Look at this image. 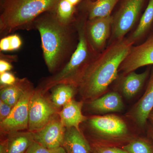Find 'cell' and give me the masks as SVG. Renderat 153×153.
I'll return each instance as SVG.
<instances>
[{
  "label": "cell",
  "instance_id": "6da1fadb",
  "mask_svg": "<svg viewBox=\"0 0 153 153\" xmlns=\"http://www.w3.org/2000/svg\"><path fill=\"white\" fill-rule=\"evenodd\" d=\"M134 44L128 38L113 43L88 64L76 84L83 101L89 102L105 94L117 79L121 64Z\"/></svg>",
  "mask_w": 153,
  "mask_h": 153
},
{
  "label": "cell",
  "instance_id": "7a4b0ae2",
  "mask_svg": "<svg viewBox=\"0 0 153 153\" xmlns=\"http://www.w3.org/2000/svg\"><path fill=\"white\" fill-rule=\"evenodd\" d=\"M75 23L62 24L53 11L42 14L33 23V29L40 33L44 61L50 73L62 69L76 49L78 38Z\"/></svg>",
  "mask_w": 153,
  "mask_h": 153
},
{
  "label": "cell",
  "instance_id": "3957f363",
  "mask_svg": "<svg viewBox=\"0 0 153 153\" xmlns=\"http://www.w3.org/2000/svg\"><path fill=\"white\" fill-rule=\"evenodd\" d=\"M60 0H3L0 34L5 36L17 30H30L38 17L55 10Z\"/></svg>",
  "mask_w": 153,
  "mask_h": 153
},
{
  "label": "cell",
  "instance_id": "277c9868",
  "mask_svg": "<svg viewBox=\"0 0 153 153\" xmlns=\"http://www.w3.org/2000/svg\"><path fill=\"white\" fill-rule=\"evenodd\" d=\"M87 20L85 13L76 19L75 24L78 41L76 49L66 65L59 71L47 77L40 85V87L45 93L58 84L70 83L76 85L82 71L98 55L94 51L86 36L85 25Z\"/></svg>",
  "mask_w": 153,
  "mask_h": 153
},
{
  "label": "cell",
  "instance_id": "5b68a950",
  "mask_svg": "<svg viewBox=\"0 0 153 153\" xmlns=\"http://www.w3.org/2000/svg\"><path fill=\"white\" fill-rule=\"evenodd\" d=\"M149 0H121L120 5L114 16L111 35L108 45L125 38L140 16Z\"/></svg>",
  "mask_w": 153,
  "mask_h": 153
},
{
  "label": "cell",
  "instance_id": "8992f818",
  "mask_svg": "<svg viewBox=\"0 0 153 153\" xmlns=\"http://www.w3.org/2000/svg\"><path fill=\"white\" fill-rule=\"evenodd\" d=\"M46 95V93L39 87L35 89L31 97L27 129L31 132L41 129L59 115L60 109L54 106Z\"/></svg>",
  "mask_w": 153,
  "mask_h": 153
},
{
  "label": "cell",
  "instance_id": "52a82bcc",
  "mask_svg": "<svg viewBox=\"0 0 153 153\" xmlns=\"http://www.w3.org/2000/svg\"><path fill=\"white\" fill-rule=\"evenodd\" d=\"M35 90L33 84L28 88L9 116L0 122L1 136L28 129L30 100Z\"/></svg>",
  "mask_w": 153,
  "mask_h": 153
},
{
  "label": "cell",
  "instance_id": "ba28073f",
  "mask_svg": "<svg viewBox=\"0 0 153 153\" xmlns=\"http://www.w3.org/2000/svg\"><path fill=\"white\" fill-rule=\"evenodd\" d=\"M88 124L97 135L107 139H121L128 133L126 123L115 115L92 117L88 120Z\"/></svg>",
  "mask_w": 153,
  "mask_h": 153
},
{
  "label": "cell",
  "instance_id": "9c48e42d",
  "mask_svg": "<svg viewBox=\"0 0 153 153\" xmlns=\"http://www.w3.org/2000/svg\"><path fill=\"white\" fill-rule=\"evenodd\" d=\"M153 65V32L141 44L133 46L120 67L123 75L147 65Z\"/></svg>",
  "mask_w": 153,
  "mask_h": 153
},
{
  "label": "cell",
  "instance_id": "30bf717a",
  "mask_svg": "<svg viewBox=\"0 0 153 153\" xmlns=\"http://www.w3.org/2000/svg\"><path fill=\"white\" fill-rule=\"evenodd\" d=\"M112 16L88 20L85 25L86 36L91 46L96 53L99 54L105 49L111 33Z\"/></svg>",
  "mask_w": 153,
  "mask_h": 153
},
{
  "label": "cell",
  "instance_id": "8fae6325",
  "mask_svg": "<svg viewBox=\"0 0 153 153\" xmlns=\"http://www.w3.org/2000/svg\"><path fill=\"white\" fill-rule=\"evenodd\" d=\"M66 130L58 115L43 128L33 134L35 141L52 150L62 146Z\"/></svg>",
  "mask_w": 153,
  "mask_h": 153
},
{
  "label": "cell",
  "instance_id": "7c38bea8",
  "mask_svg": "<svg viewBox=\"0 0 153 153\" xmlns=\"http://www.w3.org/2000/svg\"><path fill=\"white\" fill-rule=\"evenodd\" d=\"M153 109V67L144 93L134 105L129 113L132 119L137 125L144 128L146 125L149 115Z\"/></svg>",
  "mask_w": 153,
  "mask_h": 153
},
{
  "label": "cell",
  "instance_id": "4fadbf2b",
  "mask_svg": "<svg viewBox=\"0 0 153 153\" xmlns=\"http://www.w3.org/2000/svg\"><path fill=\"white\" fill-rule=\"evenodd\" d=\"M34 141L33 133L28 131L1 136L0 153H26Z\"/></svg>",
  "mask_w": 153,
  "mask_h": 153
},
{
  "label": "cell",
  "instance_id": "5bb4252c",
  "mask_svg": "<svg viewBox=\"0 0 153 153\" xmlns=\"http://www.w3.org/2000/svg\"><path fill=\"white\" fill-rule=\"evenodd\" d=\"M91 111L97 114L120 112L124 108L123 101L119 94L115 91L105 94L98 98L88 102Z\"/></svg>",
  "mask_w": 153,
  "mask_h": 153
},
{
  "label": "cell",
  "instance_id": "9a60e30c",
  "mask_svg": "<svg viewBox=\"0 0 153 153\" xmlns=\"http://www.w3.org/2000/svg\"><path fill=\"white\" fill-rule=\"evenodd\" d=\"M83 101L71 100L62 107L59 113L60 120L66 128L74 127L80 130V124L87 120L82 114Z\"/></svg>",
  "mask_w": 153,
  "mask_h": 153
},
{
  "label": "cell",
  "instance_id": "2e32d148",
  "mask_svg": "<svg viewBox=\"0 0 153 153\" xmlns=\"http://www.w3.org/2000/svg\"><path fill=\"white\" fill-rule=\"evenodd\" d=\"M151 70L148 68L143 73L138 74L134 71L123 75L120 88L124 96L130 99L141 90L150 76Z\"/></svg>",
  "mask_w": 153,
  "mask_h": 153
},
{
  "label": "cell",
  "instance_id": "e0dca14e",
  "mask_svg": "<svg viewBox=\"0 0 153 153\" xmlns=\"http://www.w3.org/2000/svg\"><path fill=\"white\" fill-rule=\"evenodd\" d=\"M62 146L67 153H93L90 143L80 130L66 128Z\"/></svg>",
  "mask_w": 153,
  "mask_h": 153
},
{
  "label": "cell",
  "instance_id": "ac0fdd59",
  "mask_svg": "<svg viewBox=\"0 0 153 153\" xmlns=\"http://www.w3.org/2000/svg\"><path fill=\"white\" fill-rule=\"evenodd\" d=\"M32 85L27 78H17L16 81L13 85H1L0 100L13 107L25 90Z\"/></svg>",
  "mask_w": 153,
  "mask_h": 153
},
{
  "label": "cell",
  "instance_id": "d6986e66",
  "mask_svg": "<svg viewBox=\"0 0 153 153\" xmlns=\"http://www.w3.org/2000/svg\"><path fill=\"white\" fill-rule=\"evenodd\" d=\"M121 0H85V13L88 20L111 16L113 10Z\"/></svg>",
  "mask_w": 153,
  "mask_h": 153
},
{
  "label": "cell",
  "instance_id": "ffe728a7",
  "mask_svg": "<svg viewBox=\"0 0 153 153\" xmlns=\"http://www.w3.org/2000/svg\"><path fill=\"white\" fill-rule=\"evenodd\" d=\"M137 27L128 37L134 43L143 39L150 33L153 27V0H149Z\"/></svg>",
  "mask_w": 153,
  "mask_h": 153
},
{
  "label": "cell",
  "instance_id": "44dd1931",
  "mask_svg": "<svg viewBox=\"0 0 153 153\" xmlns=\"http://www.w3.org/2000/svg\"><path fill=\"white\" fill-rule=\"evenodd\" d=\"M51 96V101L54 106L60 109L73 97L78 89L76 85L70 83H62L52 88Z\"/></svg>",
  "mask_w": 153,
  "mask_h": 153
},
{
  "label": "cell",
  "instance_id": "7402d4cb",
  "mask_svg": "<svg viewBox=\"0 0 153 153\" xmlns=\"http://www.w3.org/2000/svg\"><path fill=\"white\" fill-rule=\"evenodd\" d=\"M76 7L68 0H60L53 12L58 21L62 24L74 25L76 20Z\"/></svg>",
  "mask_w": 153,
  "mask_h": 153
},
{
  "label": "cell",
  "instance_id": "603a6c76",
  "mask_svg": "<svg viewBox=\"0 0 153 153\" xmlns=\"http://www.w3.org/2000/svg\"><path fill=\"white\" fill-rule=\"evenodd\" d=\"M128 153H153V143L150 139H136L122 147Z\"/></svg>",
  "mask_w": 153,
  "mask_h": 153
},
{
  "label": "cell",
  "instance_id": "cb8c5ba5",
  "mask_svg": "<svg viewBox=\"0 0 153 153\" xmlns=\"http://www.w3.org/2000/svg\"><path fill=\"white\" fill-rule=\"evenodd\" d=\"M90 145L93 153H128L122 148L110 146L97 142H93Z\"/></svg>",
  "mask_w": 153,
  "mask_h": 153
},
{
  "label": "cell",
  "instance_id": "d4e9b609",
  "mask_svg": "<svg viewBox=\"0 0 153 153\" xmlns=\"http://www.w3.org/2000/svg\"><path fill=\"white\" fill-rule=\"evenodd\" d=\"M17 78L9 71L0 74L1 85H9L14 84L16 82Z\"/></svg>",
  "mask_w": 153,
  "mask_h": 153
},
{
  "label": "cell",
  "instance_id": "484cf974",
  "mask_svg": "<svg viewBox=\"0 0 153 153\" xmlns=\"http://www.w3.org/2000/svg\"><path fill=\"white\" fill-rule=\"evenodd\" d=\"M51 150L34 141L29 147L26 153H50Z\"/></svg>",
  "mask_w": 153,
  "mask_h": 153
},
{
  "label": "cell",
  "instance_id": "4316f807",
  "mask_svg": "<svg viewBox=\"0 0 153 153\" xmlns=\"http://www.w3.org/2000/svg\"><path fill=\"white\" fill-rule=\"evenodd\" d=\"M13 108L2 100H0V122L9 116Z\"/></svg>",
  "mask_w": 153,
  "mask_h": 153
},
{
  "label": "cell",
  "instance_id": "83f0119b",
  "mask_svg": "<svg viewBox=\"0 0 153 153\" xmlns=\"http://www.w3.org/2000/svg\"><path fill=\"white\" fill-rule=\"evenodd\" d=\"M9 36L10 51L17 50L21 48L22 41L21 38L16 34H13Z\"/></svg>",
  "mask_w": 153,
  "mask_h": 153
},
{
  "label": "cell",
  "instance_id": "f1b7e54d",
  "mask_svg": "<svg viewBox=\"0 0 153 153\" xmlns=\"http://www.w3.org/2000/svg\"><path fill=\"white\" fill-rule=\"evenodd\" d=\"M0 50L1 51H10V38L9 36L3 37L0 41Z\"/></svg>",
  "mask_w": 153,
  "mask_h": 153
},
{
  "label": "cell",
  "instance_id": "f546056e",
  "mask_svg": "<svg viewBox=\"0 0 153 153\" xmlns=\"http://www.w3.org/2000/svg\"><path fill=\"white\" fill-rule=\"evenodd\" d=\"M13 66L9 61L1 58L0 60V74L10 71Z\"/></svg>",
  "mask_w": 153,
  "mask_h": 153
},
{
  "label": "cell",
  "instance_id": "4dcf8cb0",
  "mask_svg": "<svg viewBox=\"0 0 153 153\" xmlns=\"http://www.w3.org/2000/svg\"><path fill=\"white\" fill-rule=\"evenodd\" d=\"M50 153H67L66 150L63 146L59 147L56 149L51 150Z\"/></svg>",
  "mask_w": 153,
  "mask_h": 153
},
{
  "label": "cell",
  "instance_id": "1f68e13d",
  "mask_svg": "<svg viewBox=\"0 0 153 153\" xmlns=\"http://www.w3.org/2000/svg\"><path fill=\"white\" fill-rule=\"evenodd\" d=\"M148 134L149 137L153 143V126L152 124L148 127Z\"/></svg>",
  "mask_w": 153,
  "mask_h": 153
},
{
  "label": "cell",
  "instance_id": "d6a6232c",
  "mask_svg": "<svg viewBox=\"0 0 153 153\" xmlns=\"http://www.w3.org/2000/svg\"><path fill=\"white\" fill-rule=\"evenodd\" d=\"M148 120H149L151 124L153 126V109L149 115Z\"/></svg>",
  "mask_w": 153,
  "mask_h": 153
},
{
  "label": "cell",
  "instance_id": "836d02e7",
  "mask_svg": "<svg viewBox=\"0 0 153 153\" xmlns=\"http://www.w3.org/2000/svg\"><path fill=\"white\" fill-rule=\"evenodd\" d=\"M86 1H94L95 0H86Z\"/></svg>",
  "mask_w": 153,
  "mask_h": 153
},
{
  "label": "cell",
  "instance_id": "e575fe53",
  "mask_svg": "<svg viewBox=\"0 0 153 153\" xmlns=\"http://www.w3.org/2000/svg\"><path fill=\"white\" fill-rule=\"evenodd\" d=\"M152 32H153V31H152Z\"/></svg>",
  "mask_w": 153,
  "mask_h": 153
}]
</instances>
